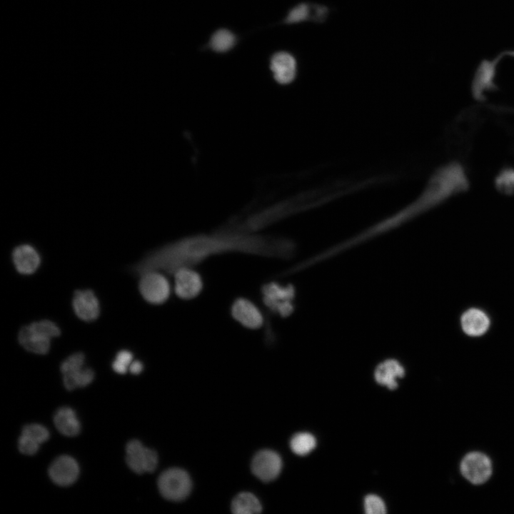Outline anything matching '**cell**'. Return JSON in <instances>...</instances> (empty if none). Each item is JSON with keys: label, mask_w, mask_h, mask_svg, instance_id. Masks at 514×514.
<instances>
[{"label": "cell", "mask_w": 514, "mask_h": 514, "mask_svg": "<svg viewBox=\"0 0 514 514\" xmlns=\"http://www.w3.org/2000/svg\"><path fill=\"white\" fill-rule=\"evenodd\" d=\"M271 69L276 81L281 84L291 83L296 75V63L288 53L275 54L271 60Z\"/></svg>", "instance_id": "cell-15"}, {"label": "cell", "mask_w": 514, "mask_h": 514, "mask_svg": "<svg viewBox=\"0 0 514 514\" xmlns=\"http://www.w3.org/2000/svg\"><path fill=\"white\" fill-rule=\"evenodd\" d=\"M231 315L242 326L250 329L259 328L263 324V317L259 308L245 298L235 300L231 306Z\"/></svg>", "instance_id": "cell-13"}, {"label": "cell", "mask_w": 514, "mask_h": 514, "mask_svg": "<svg viewBox=\"0 0 514 514\" xmlns=\"http://www.w3.org/2000/svg\"><path fill=\"white\" fill-rule=\"evenodd\" d=\"M316 439L308 433H298L294 435L290 442L293 453L298 455L308 454L316 447Z\"/></svg>", "instance_id": "cell-22"}, {"label": "cell", "mask_w": 514, "mask_h": 514, "mask_svg": "<svg viewBox=\"0 0 514 514\" xmlns=\"http://www.w3.org/2000/svg\"><path fill=\"white\" fill-rule=\"evenodd\" d=\"M12 260L16 269L22 274H31L39 268L40 256L30 245H20L14 248Z\"/></svg>", "instance_id": "cell-17"}, {"label": "cell", "mask_w": 514, "mask_h": 514, "mask_svg": "<svg viewBox=\"0 0 514 514\" xmlns=\"http://www.w3.org/2000/svg\"><path fill=\"white\" fill-rule=\"evenodd\" d=\"M158 488L166 499L179 501L185 499L190 493L191 480L185 470L177 468H169L159 476Z\"/></svg>", "instance_id": "cell-6"}, {"label": "cell", "mask_w": 514, "mask_h": 514, "mask_svg": "<svg viewBox=\"0 0 514 514\" xmlns=\"http://www.w3.org/2000/svg\"><path fill=\"white\" fill-rule=\"evenodd\" d=\"M40 444L27 435L21 434L18 440L19 451L28 455H34L39 448Z\"/></svg>", "instance_id": "cell-29"}, {"label": "cell", "mask_w": 514, "mask_h": 514, "mask_svg": "<svg viewBox=\"0 0 514 514\" xmlns=\"http://www.w3.org/2000/svg\"><path fill=\"white\" fill-rule=\"evenodd\" d=\"M469 184L468 173L461 163L450 161L442 165L433 172L422 191L412 201L358 233L331 246L329 252L336 257L395 231L450 198L465 192Z\"/></svg>", "instance_id": "cell-2"}, {"label": "cell", "mask_w": 514, "mask_h": 514, "mask_svg": "<svg viewBox=\"0 0 514 514\" xmlns=\"http://www.w3.org/2000/svg\"><path fill=\"white\" fill-rule=\"evenodd\" d=\"M311 14V9L307 4H300L294 7L286 19V23H296L306 19Z\"/></svg>", "instance_id": "cell-28"}, {"label": "cell", "mask_w": 514, "mask_h": 514, "mask_svg": "<svg viewBox=\"0 0 514 514\" xmlns=\"http://www.w3.org/2000/svg\"><path fill=\"white\" fill-rule=\"evenodd\" d=\"M126 462L136 474L151 473L158 465V455L155 450L143 446L138 440H131L126 446Z\"/></svg>", "instance_id": "cell-9"}, {"label": "cell", "mask_w": 514, "mask_h": 514, "mask_svg": "<svg viewBox=\"0 0 514 514\" xmlns=\"http://www.w3.org/2000/svg\"><path fill=\"white\" fill-rule=\"evenodd\" d=\"M364 508L368 514H383L386 512L383 500L376 495H368L365 498Z\"/></svg>", "instance_id": "cell-27"}, {"label": "cell", "mask_w": 514, "mask_h": 514, "mask_svg": "<svg viewBox=\"0 0 514 514\" xmlns=\"http://www.w3.org/2000/svg\"><path fill=\"white\" fill-rule=\"evenodd\" d=\"M282 461L276 452L263 450L257 453L251 463L253 473L261 480L269 482L276 479L281 473Z\"/></svg>", "instance_id": "cell-10"}, {"label": "cell", "mask_w": 514, "mask_h": 514, "mask_svg": "<svg viewBox=\"0 0 514 514\" xmlns=\"http://www.w3.org/2000/svg\"><path fill=\"white\" fill-rule=\"evenodd\" d=\"M403 375L404 368L398 361L393 359L380 363L374 373L376 381L390 389H395L398 386L397 379Z\"/></svg>", "instance_id": "cell-18"}, {"label": "cell", "mask_w": 514, "mask_h": 514, "mask_svg": "<svg viewBox=\"0 0 514 514\" xmlns=\"http://www.w3.org/2000/svg\"><path fill=\"white\" fill-rule=\"evenodd\" d=\"M139 291L143 298L152 304H161L170 296L171 287L163 273L151 271L140 276Z\"/></svg>", "instance_id": "cell-8"}, {"label": "cell", "mask_w": 514, "mask_h": 514, "mask_svg": "<svg viewBox=\"0 0 514 514\" xmlns=\"http://www.w3.org/2000/svg\"><path fill=\"white\" fill-rule=\"evenodd\" d=\"M174 291L178 297L189 300L196 297L201 291L203 282L200 274L191 267L178 268L173 274Z\"/></svg>", "instance_id": "cell-11"}, {"label": "cell", "mask_w": 514, "mask_h": 514, "mask_svg": "<svg viewBox=\"0 0 514 514\" xmlns=\"http://www.w3.org/2000/svg\"><path fill=\"white\" fill-rule=\"evenodd\" d=\"M54 423L57 430L66 436L74 437L80 433V423L75 411L69 407L59 408L54 415Z\"/></svg>", "instance_id": "cell-19"}, {"label": "cell", "mask_w": 514, "mask_h": 514, "mask_svg": "<svg viewBox=\"0 0 514 514\" xmlns=\"http://www.w3.org/2000/svg\"><path fill=\"white\" fill-rule=\"evenodd\" d=\"M79 475V467L74 458L69 455L56 458L49 468L51 480L60 486L73 484Z\"/></svg>", "instance_id": "cell-12"}, {"label": "cell", "mask_w": 514, "mask_h": 514, "mask_svg": "<svg viewBox=\"0 0 514 514\" xmlns=\"http://www.w3.org/2000/svg\"><path fill=\"white\" fill-rule=\"evenodd\" d=\"M128 368L131 373L137 375L143 371V366L141 361H135L131 362Z\"/></svg>", "instance_id": "cell-30"}, {"label": "cell", "mask_w": 514, "mask_h": 514, "mask_svg": "<svg viewBox=\"0 0 514 514\" xmlns=\"http://www.w3.org/2000/svg\"><path fill=\"white\" fill-rule=\"evenodd\" d=\"M231 508L235 514H255L261 511L262 506L252 493H241L234 498Z\"/></svg>", "instance_id": "cell-20"}, {"label": "cell", "mask_w": 514, "mask_h": 514, "mask_svg": "<svg viewBox=\"0 0 514 514\" xmlns=\"http://www.w3.org/2000/svg\"><path fill=\"white\" fill-rule=\"evenodd\" d=\"M132 360L133 355L130 351L127 350L120 351L112 363V368L119 374H124L127 372Z\"/></svg>", "instance_id": "cell-25"}, {"label": "cell", "mask_w": 514, "mask_h": 514, "mask_svg": "<svg viewBox=\"0 0 514 514\" xmlns=\"http://www.w3.org/2000/svg\"><path fill=\"white\" fill-rule=\"evenodd\" d=\"M59 328L49 320H42L23 326L19 332V343L28 351L46 354L50 349L51 340L60 335Z\"/></svg>", "instance_id": "cell-4"}, {"label": "cell", "mask_w": 514, "mask_h": 514, "mask_svg": "<svg viewBox=\"0 0 514 514\" xmlns=\"http://www.w3.org/2000/svg\"><path fill=\"white\" fill-rule=\"evenodd\" d=\"M85 356L82 353H76L66 359H65L61 365V371L62 374H65L84 367Z\"/></svg>", "instance_id": "cell-26"}, {"label": "cell", "mask_w": 514, "mask_h": 514, "mask_svg": "<svg viewBox=\"0 0 514 514\" xmlns=\"http://www.w3.org/2000/svg\"><path fill=\"white\" fill-rule=\"evenodd\" d=\"M234 35L227 29H219L211 38L210 46L213 50L224 52L231 49L235 44Z\"/></svg>", "instance_id": "cell-23"}, {"label": "cell", "mask_w": 514, "mask_h": 514, "mask_svg": "<svg viewBox=\"0 0 514 514\" xmlns=\"http://www.w3.org/2000/svg\"><path fill=\"white\" fill-rule=\"evenodd\" d=\"M463 331L468 336L478 337L488 330L490 321L488 316L478 308H470L465 311L460 318Z\"/></svg>", "instance_id": "cell-16"}, {"label": "cell", "mask_w": 514, "mask_h": 514, "mask_svg": "<svg viewBox=\"0 0 514 514\" xmlns=\"http://www.w3.org/2000/svg\"><path fill=\"white\" fill-rule=\"evenodd\" d=\"M21 434L29 436L39 444L46 442L49 438L48 429L37 423L28 424L24 426Z\"/></svg>", "instance_id": "cell-24"}, {"label": "cell", "mask_w": 514, "mask_h": 514, "mask_svg": "<svg viewBox=\"0 0 514 514\" xmlns=\"http://www.w3.org/2000/svg\"><path fill=\"white\" fill-rule=\"evenodd\" d=\"M347 188L343 183L308 191L271 206L268 210L248 218L244 223L235 225L234 227L243 233H254L263 226L324 205L347 194Z\"/></svg>", "instance_id": "cell-3"}, {"label": "cell", "mask_w": 514, "mask_h": 514, "mask_svg": "<svg viewBox=\"0 0 514 514\" xmlns=\"http://www.w3.org/2000/svg\"><path fill=\"white\" fill-rule=\"evenodd\" d=\"M94 378V371L88 368H81L74 371L63 374L64 385L69 390L87 386L93 381Z\"/></svg>", "instance_id": "cell-21"}, {"label": "cell", "mask_w": 514, "mask_h": 514, "mask_svg": "<svg viewBox=\"0 0 514 514\" xmlns=\"http://www.w3.org/2000/svg\"><path fill=\"white\" fill-rule=\"evenodd\" d=\"M72 305L76 316L83 321H94L99 315L100 307L98 298L91 290L76 291Z\"/></svg>", "instance_id": "cell-14"}, {"label": "cell", "mask_w": 514, "mask_h": 514, "mask_svg": "<svg viewBox=\"0 0 514 514\" xmlns=\"http://www.w3.org/2000/svg\"><path fill=\"white\" fill-rule=\"evenodd\" d=\"M463 477L473 485H481L491 477L493 466L490 458L483 453H468L460 463Z\"/></svg>", "instance_id": "cell-7"}, {"label": "cell", "mask_w": 514, "mask_h": 514, "mask_svg": "<svg viewBox=\"0 0 514 514\" xmlns=\"http://www.w3.org/2000/svg\"><path fill=\"white\" fill-rule=\"evenodd\" d=\"M296 242L288 238L236 232L224 227L158 247L135 263L132 271L138 276L151 271L173 275L180 268H193L211 256L230 252L287 260L296 254Z\"/></svg>", "instance_id": "cell-1"}, {"label": "cell", "mask_w": 514, "mask_h": 514, "mask_svg": "<svg viewBox=\"0 0 514 514\" xmlns=\"http://www.w3.org/2000/svg\"><path fill=\"white\" fill-rule=\"evenodd\" d=\"M261 294L263 304L271 312L283 318L292 313L295 297V289L292 285L267 283L262 286Z\"/></svg>", "instance_id": "cell-5"}]
</instances>
